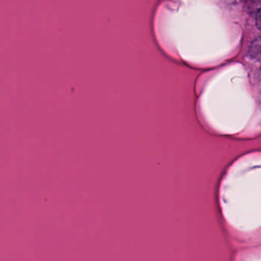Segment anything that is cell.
<instances>
[{
    "mask_svg": "<svg viewBox=\"0 0 261 261\" xmlns=\"http://www.w3.org/2000/svg\"><path fill=\"white\" fill-rule=\"evenodd\" d=\"M256 25L258 30L261 31V10L256 13Z\"/></svg>",
    "mask_w": 261,
    "mask_h": 261,
    "instance_id": "obj_2",
    "label": "cell"
},
{
    "mask_svg": "<svg viewBox=\"0 0 261 261\" xmlns=\"http://www.w3.org/2000/svg\"><path fill=\"white\" fill-rule=\"evenodd\" d=\"M249 54L253 59H261V38L252 42L249 48Z\"/></svg>",
    "mask_w": 261,
    "mask_h": 261,
    "instance_id": "obj_1",
    "label": "cell"
}]
</instances>
